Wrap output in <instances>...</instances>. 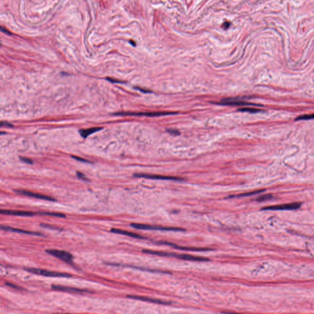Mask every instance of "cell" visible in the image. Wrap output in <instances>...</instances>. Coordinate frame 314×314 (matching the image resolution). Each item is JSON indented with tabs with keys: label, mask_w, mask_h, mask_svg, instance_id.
<instances>
[{
	"label": "cell",
	"mask_w": 314,
	"mask_h": 314,
	"mask_svg": "<svg viewBox=\"0 0 314 314\" xmlns=\"http://www.w3.org/2000/svg\"><path fill=\"white\" fill-rule=\"evenodd\" d=\"M130 226L133 228L138 229V230H160L167 231H185V229L176 227H167L158 225H150L146 224H141V223H131Z\"/></svg>",
	"instance_id": "6da1fadb"
},
{
	"label": "cell",
	"mask_w": 314,
	"mask_h": 314,
	"mask_svg": "<svg viewBox=\"0 0 314 314\" xmlns=\"http://www.w3.org/2000/svg\"><path fill=\"white\" fill-rule=\"evenodd\" d=\"M162 256H166V257H174L182 259L184 260H189V261H210L209 259L204 257H201V256H193L191 255L187 254H178L175 253H169L162 252Z\"/></svg>",
	"instance_id": "7a4b0ae2"
},
{
	"label": "cell",
	"mask_w": 314,
	"mask_h": 314,
	"mask_svg": "<svg viewBox=\"0 0 314 314\" xmlns=\"http://www.w3.org/2000/svg\"><path fill=\"white\" fill-rule=\"evenodd\" d=\"M26 271L31 273H34L36 274L41 275V276L46 277H71L72 276L67 273H62L58 272H53V271H50L44 270L41 269L36 268H25Z\"/></svg>",
	"instance_id": "3957f363"
},
{
	"label": "cell",
	"mask_w": 314,
	"mask_h": 314,
	"mask_svg": "<svg viewBox=\"0 0 314 314\" xmlns=\"http://www.w3.org/2000/svg\"><path fill=\"white\" fill-rule=\"evenodd\" d=\"M45 252L57 258L62 260L66 263H71L73 260V256L70 253L64 250H57V249H47Z\"/></svg>",
	"instance_id": "277c9868"
},
{
	"label": "cell",
	"mask_w": 314,
	"mask_h": 314,
	"mask_svg": "<svg viewBox=\"0 0 314 314\" xmlns=\"http://www.w3.org/2000/svg\"><path fill=\"white\" fill-rule=\"evenodd\" d=\"M176 114V112H118L114 114L117 115H130V116H145V117H158V116L167 115L170 114Z\"/></svg>",
	"instance_id": "5b68a950"
},
{
	"label": "cell",
	"mask_w": 314,
	"mask_h": 314,
	"mask_svg": "<svg viewBox=\"0 0 314 314\" xmlns=\"http://www.w3.org/2000/svg\"><path fill=\"white\" fill-rule=\"evenodd\" d=\"M136 177H143V178L149 179H158V180H175L182 181L184 179L179 177L168 176V175H156V174H135L134 175Z\"/></svg>",
	"instance_id": "8992f818"
},
{
	"label": "cell",
	"mask_w": 314,
	"mask_h": 314,
	"mask_svg": "<svg viewBox=\"0 0 314 314\" xmlns=\"http://www.w3.org/2000/svg\"><path fill=\"white\" fill-rule=\"evenodd\" d=\"M215 104H220V105H225V106H259L258 105L253 104V103H247L244 101L239 100L238 99L236 98H225L221 99L220 102L215 103Z\"/></svg>",
	"instance_id": "52a82bcc"
},
{
	"label": "cell",
	"mask_w": 314,
	"mask_h": 314,
	"mask_svg": "<svg viewBox=\"0 0 314 314\" xmlns=\"http://www.w3.org/2000/svg\"><path fill=\"white\" fill-rule=\"evenodd\" d=\"M301 204L300 202H292L288 204H284L281 205H276V206H267L262 209L263 210H295L300 208Z\"/></svg>",
	"instance_id": "ba28073f"
},
{
	"label": "cell",
	"mask_w": 314,
	"mask_h": 314,
	"mask_svg": "<svg viewBox=\"0 0 314 314\" xmlns=\"http://www.w3.org/2000/svg\"><path fill=\"white\" fill-rule=\"evenodd\" d=\"M158 244H164L168 245V246L173 247L174 248L180 249L182 250H186V251H193V252H206V251H211L213 250V249H207V248H200V247H182L180 245H177L174 244L169 242L166 241H162V242H158Z\"/></svg>",
	"instance_id": "9c48e42d"
},
{
	"label": "cell",
	"mask_w": 314,
	"mask_h": 314,
	"mask_svg": "<svg viewBox=\"0 0 314 314\" xmlns=\"http://www.w3.org/2000/svg\"><path fill=\"white\" fill-rule=\"evenodd\" d=\"M14 191H16V193H17L18 194H20V195L28 196L34 197V198L43 199V200H47V201H55V199L54 198H53V197L48 196H46V195H42V194H40V193H33V192L27 191V190H15Z\"/></svg>",
	"instance_id": "30bf717a"
},
{
	"label": "cell",
	"mask_w": 314,
	"mask_h": 314,
	"mask_svg": "<svg viewBox=\"0 0 314 314\" xmlns=\"http://www.w3.org/2000/svg\"><path fill=\"white\" fill-rule=\"evenodd\" d=\"M127 297L129 298L134 299V300L143 301L153 302V303L162 304V305H170V304H171L170 302L165 301H163L161 300H158V299H154V298H149V297H145V296H136V295H128Z\"/></svg>",
	"instance_id": "8fae6325"
},
{
	"label": "cell",
	"mask_w": 314,
	"mask_h": 314,
	"mask_svg": "<svg viewBox=\"0 0 314 314\" xmlns=\"http://www.w3.org/2000/svg\"><path fill=\"white\" fill-rule=\"evenodd\" d=\"M0 212L2 214L6 215H11L16 216H23V217H31L35 215V213L29 211H23V210H3L1 209Z\"/></svg>",
	"instance_id": "7c38bea8"
},
{
	"label": "cell",
	"mask_w": 314,
	"mask_h": 314,
	"mask_svg": "<svg viewBox=\"0 0 314 314\" xmlns=\"http://www.w3.org/2000/svg\"><path fill=\"white\" fill-rule=\"evenodd\" d=\"M1 228L2 229V230H4V231H11V232H18V233H23V234H33V235L38 236H44L43 234L40 233V232L29 231L21 230V229L14 228H12V227H9V226H3V225L1 226Z\"/></svg>",
	"instance_id": "4fadbf2b"
},
{
	"label": "cell",
	"mask_w": 314,
	"mask_h": 314,
	"mask_svg": "<svg viewBox=\"0 0 314 314\" xmlns=\"http://www.w3.org/2000/svg\"><path fill=\"white\" fill-rule=\"evenodd\" d=\"M52 289L55 290H59L62 291H68V292H78V293H83V292H88L87 290H85L76 288L73 287H66V286H62V285H52Z\"/></svg>",
	"instance_id": "5bb4252c"
},
{
	"label": "cell",
	"mask_w": 314,
	"mask_h": 314,
	"mask_svg": "<svg viewBox=\"0 0 314 314\" xmlns=\"http://www.w3.org/2000/svg\"><path fill=\"white\" fill-rule=\"evenodd\" d=\"M110 231H111L112 232H114V233L123 234V235L129 236V237H131L136 238V239H145V237H144L143 236L139 235V234H138L128 231L120 230V229L112 228V229H111V230H110Z\"/></svg>",
	"instance_id": "9a60e30c"
},
{
	"label": "cell",
	"mask_w": 314,
	"mask_h": 314,
	"mask_svg": "<svg viewBox=\"0 0 314 314\" xmlns=\"http://www.w3.org/2000/svg\"><path fill=\"white\" fill-rule=\"evenodd\" d=\"M101 129H102V128H100V127H94V128H90L88 129H82V130L79 131V133H80V136L82 138H86L90 134L95 133L101 130Z\"/></svg>",
	"instance_id": "2e32d148"
},
{
	"label": "cell",
	"mask_w": 314,
	"mask_h": 314,
	"mask_svg": "<svg viewBox=\"0 0 314 314\" xmlns=\"http://www.w3.org/2000/svg\"><path fill=\"white\" fill-rule=\"evenodd\" d=\"M263 190H258V191H251V192H249V193H241V194H239V195H231L230 196L228 197V198H234V197H246V196H251V195H255V194H257V193H261V192L263 191Z\"/></svg>",
	"instance_id": "e0dca14e"
},
{
	"label": "cell",
	"mask_w": 314,
	"mask_h": 314,
	"mask_svg": "<svg viewBox=\"0 0 314 314\" xmlns=\"http://www.w3.org/2000/svg\"><path fill=\"white\" fill-rule=\"evenodd\" d=\"M238 110L240 112H250V113H256V112H259L261 111V110L257 109L255 108H244L239 109Z\"/></svg>",
	"instance_id": "ac0fdd59"
},
{
	"label": "cell",
	"mask_w": 314,
	"mask_h": 314,
	"mask_svg": "<svg viewBox=\"0 0 314 314\" xmlns=\"http://www.w3.org/2000/svg\"><path fill=\"white\" fill-rule=\"evenodd\" d=\"M38 214H42V215H49V216H53V217H60V218H65L66 216L65 215H64V214H60V213H54V212H39Z\"/></svg>",
	"instance_id": "d6986e66"
},
{
	"label": "cell",
	"mask_w": 314,
	"mask_h": 314,
	"mask_svg": "<svg viewBox=\"0 0 314 314\" xmlns=\"http://www.w3.org/2000/svg\"><path fill=\"white\" fill-rule=\"evenodd\" d=\"M314 119V114H309V115H301L300 117H298L296 118V120H312Z\"/></svg>",
	"instance_id": "ffe728a7"
},
{
	"label": "cell",
	"mask_w": 314,
	"mask_h": 314,
	"mask_svg": "<svg viewBox=\"0 0 314 314\" xmlns=\"http://www.w3.org/2000/svg\"><path fill=\"white\" fill-rule=\"evenodd\" d=\"M272 195H270V194H267V195H265L261 196L258 197V198L256 199V201H257L258 202H262V201L269 200V199L272 198Z\"/></svg>",
	"instance_id": "44dd1931"
},
{
	"label": "cell",
	"mask_w": 314,
	"mask_h": 314,
	"mask_svg": "<svg viewBox=\"0 0 314 314\" xmlns=\"http://www.w3.org/2000/svg\"><path fill=\"white\" fill-rule=\"evenodd\" d=\"M166 131L169 133L173 134V135H179L180 134V132L178 130H173V129H168Z\"/></svg>",
	"instance_id": "7402d4cb"
},
{
	"label": "cell",
	"mask_w": 314,
	"mask_h": 314,
	"mask_svg": "<svg viewBox=\"0 0 314 314\" xmlns=\"http://www.w3.org/2000/svg\"><path fill=\"white\" fill-rule=\"evenodd\" d=\"M22 161H23V162L26 163H28V164H33V161L31 160V159H29L28 158H26V157H21L20 158Z\"/></svg>",
	"instance_id": "603a6c76"
},
{
	"label": "cell",
	"mask_w": 314,
	"mask_h": 314,
	"mask_svg": "<svg viewBox=\"0 0 314 314\" xmlns=\"http://www.w3.org/2000/svg\"><path fill=\"white\" fill-rule=\"evenodd\" d=\"M5 285H6L7 286H8V287H10L13 288H15V289H20V287H18V286L14 285V284H13L12 283H10V282H6Z\"/></svg>",
	"instance_id": "cb8c5ba5"
},
{
	"label": "cell",
	"mask_w": 314,
	"mask_h": 314,
	"mask_svg": "<svg viewBox=\"0 0 314 314\" xmlns=\"http://www.w3.org/2000/svg\"><path fill=\"white\" fill-rule=\"evenodd\" d=\"M41 226L42 227H45V228H52V229H57V230H59L58 228H57L56 226H53V225H47V224H41Z\"/></svg>",
	"instance_id": "d4e9b609"
},
{
	"label": "cell",
	"mask_w": 314,
	"mask_h": 314,
	"mask_svg": "<svg viewBox=\"0 0 314 314\" xmlns=\"http://www.w3.org/2000/svg\"><path fill=\"white\" fill-rule=\"evenodd\" d=\"M77 177H78L79 178L83 179V180H87V179L86 178L85 175L84 174L80 173V172H77Z\"/></svg>",
	"instance_id": "484cf974"
},
{
	"label": "cell",
	"mask_w": 314,
	"mask_h": 314,
	"mask_svg": "<svg viewBox=\"0 0 314 314\" xmlns=\"http://www.w3.org/2000/svg\"><path fill=\"white\" fill-rule=\"evenodd\" d=\"M73 158L75 159V160H78V161H82V162H85V163H88V160H85V159H84V158H80V157H78V156H72Z\"/></svg>",
	"instance_id": "4316f807"
},
{
	"label": "cell",
	"mask_w": 314,
	"mask_h": 314,
	"mask_svg": "<svg viewBox=\"0 0 314 314\" xmlns=\"http://www.w3.org/2000/svg\"><path fill=\"white\" fill-rule=\"evenodd\" d=\"M1 126H8V127H12L13 125L12 124H11V123H9L7 122H6V121H1Z\"/></svg>",
	"instance_id": "83f0119b"
},
{
	"label": "cell",
	"mask_w": 314,
	"mask_h": 314,
	"mask_svg": "<svg viewBox=\"0 0 314 314\" xmlns=\"http://www.w3.org/2000/svg\"><path fill=\"white\" fill-rule=\"evenodd\" d=\"M107 80H108L109 82H114V83H122L123 82H121L120 80H117V79H112V78H107L106 79Z\"/></svg>",
	"instance_id": "f1b7e54d"
},
{
	"label": "cell",
	"mask_w": 314,
	"mask_h": 314,
	"mask_svg": "<svg viewBox=\"0 0 314 314\" xmlns=\"http://www.w3.org/2000/svg\"><path fill=\"white\" fill-rule=\"evenodd\" d=\"M230 22H225V23L223 24V27L225 29L228 28L230 27Z\"/></svg>",
	"instance_id": "f546056e"
},
{
	"label": "cell",
	"mask_w": 314,
	"mask_h": 314,
	"mask_svg": "<svg viewBox=\"0 0 314 314\" xmlns=\"http://www.w3.org/2000/svg\"><path fill=\"white\" fill-rule=\"evenodd\" d=\"M130 43H131V44H132V45H136V44L134 43V42H133L132 40H130Z\"/></svg>",
	"instance_id": "4dcf8cb0"
}]
</instances>
